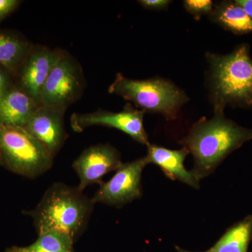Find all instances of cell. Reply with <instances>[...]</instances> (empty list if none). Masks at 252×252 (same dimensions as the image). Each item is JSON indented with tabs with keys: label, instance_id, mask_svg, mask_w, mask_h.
<instances>
[{
	"label": "cell",
	"instance_id": "obj_1",
	"mask_svg": "<svg viewBox=\"0 0 252 252\" xmlns=\"http://www.w3.org/2000/svg\"><path fill=\"white\" fill-rule=\"evenodd\" d=\"M251 140L252 129L227 119L223 112H214L211 119L202 118L195 123L180 144L193 156L191 172L200 180L213 173L232 152Z\"/></svg>",
	"mask_w": 252,
	"mask_h": 252
},
{
	"label": "cell",
	"instance_id": "obj_2",
	"mask_svg": "<svg viewBox=\"0 0 252 252\" xmlns=\"http://www.w3.org/2000/svg\"><path fill=\"white\" fill-rule=\"evenodd\" d=\"M209 64L207 86L214 112L226 106L252 107V59L250 46L240 44L231 53H206Z\"/></svg>",
	"mask_w": 252,
	"mask_h": 252
},
{
	"label": "cell",
	"instance_id": "obj_3",
	"mask_svg": "<svg viewBox=\"0 0 252 252\" xmlns=\"http://www.w3.org/2000/svg\"><path fill=\"white\" fill-rule=\"evenodd\" d=\"M94 204L78 187L58 182L51 185L35 209L27 212L38 234L59 230L74 242L87 227Z\"/></svg>",
	"mask_w": 252,
	"mask_h": 252
},
{
	"label": "cell",
	"instance_id": "obj_4",
	"mask_svg": "<svg viewBox=\"0 0 252 252\" xmlns=\"http://www.w3.org/2000/svg\"><path fill=\"white\" fill-rule=\"evenodd\" d=\"M108 91L133 102L144 112L161 114L168 121L177 119L182 106L189 100L185 91L160 77L137 80L118 73Z\"/></svg>",
	"mask_w": 252,
	"mask_h": 252
},
{
	"label": "cell",
	"instance_id": "obj_5",
	"mask_svg": "<svg viewBox=\"0 0 252 252\" xmlns=\"http://www.w3.org/2000/svg\"><path fill=\"white\" fill-rule=\"evenodd\" d=\"M1 163L10 171L34 179L47 172L54 157L23 127L0 124Z\"/></svg>",
	"mask_w": 252,
	"mask_h": 252
},
{
	"label": "cell",
	"instance_id": "obj_6",
	"mask_svg": "<svg viewBox=\"0 0 252 252\" xmlns=\"http://www.w3.org/2000/svg\"><path fill=\"white\" fill-rule=\"evenodd\" d=\"M85 86L80 64L65 52L50 73L41 91L39 102L67 109L80 98Z\"/></svg>",
	"mask_w": 252,
	"mask_h": 252
},
{
	"label": "cell",
	"instance_id": "obj_7",
	"mask_svg": "<svg viewBox=\"0 0 252 252\" xmlns=\"http://www.w3.org/2000/svg\"><path fill=\"white\" fill-rule=\"evenodd\" d=\"M146 165L145 157L122 163L108 182L101 184L91 198L93 203L121 207L140 198L142 174Z\"/></svg>",
	"mask_w": 252,
	"mask_h": 252
},
{
	"label": "cell",
	"instance_id": "obj_8",
	"mask_svg": "<svg viewBox=\"0 0 252 252\" xmlns=\"http://www.w3.org/2000/svg\"><path fill=\"white\" fill-rule=\"evenodd\" d=\"M145 112L127 104L119 112L98 109L91 113H74L70 117L71 127L74 132H83L94 126L117 129L127 134L136 142L148 146V135L144 129L143 120Z\"/></svg>",
	"mask_w": 252,
	"mask_h": 252
},
{
	"label": "cell",
	"instance_id": "obj_9",
	"mask_svg": "<svg viewBox=\"0 0 252 252\" xmlns=\"http://www.w3.org/2000/svg\"><path fill=\"white\" fill-rule=\"evenodd\" d=\"M123 162L119 151L109 144H98L85 149L72 163L79 178L81 191L89 186L103 183L104 175L116 171Z\"/></svg>",
	"mask_w": 252,
	"mask_h": 252
},
{
	"label": "cell",
	"instance_id": "obj_10",
	"mask_svg": "<svg viewBox=\"0 0 252 252\" xmlns=\"http://www.w3.org/2000/svg\"><path fill=\"white\" fill-rule=\"evenodd\" d=\"M66 109L57 106L40 104L23 127L54 157L68 137L64 124Z\"/></svg>",
	"mask_w": 252,
	"mask_h": 252
},
{
	"label": "cell",
	"instance_id": "obj_11",
	"mask_svg": "<svg viewBox=\"0 0 252 252\" xmlns=\"http://www.w3.org/2000/svg\"><path fill=\"white\" fill-rule=\"evenodd\" d=\"M64 54L65 51L63 50L51 49L44 46L32 48L22 64L19 88L39 102L43 86L53 68Z\"/></svg>",
	"mask_w": 252,
	"mask_h": 252
},
{
	"label": "cell",
	"instance_id": "obj_12",
	"mask_svg": "<svg viewBox=\"0 0 252 252\" xmlns=\"http://www.w3.org/2000/svg\"><path fill=\"white\" fill-rule=\"evenodd\" d=\"M146 161L147 165L155 164L161 169L165 175L172 180H178L194 189L200 187V180L193 175V172L185 168V160L189 152L185 147L179 150L159 147L149 144L147 146Z\"/></svg>",
	"mask_w": 252,
	"mask_h": 252
},
{
	"label": "cell",
	"instance_id": "obj_13",
	"mask_svg": "<svg viewBox=\"0 0 252 252\" xmlns=\"http://www.w3.org/2000/svg\"><path fill=\"white\" fill-rule=\"evenodd\" d=\"M40 104L21 88H11L0 102V124L23 128Z\"/></svg>",
	"mask_w": 252,
	"mask_h": 252
},
{
	"label": "cell",
	"instance_id": "obj_14",
	"mask_svg": "<svg viewBox=\"0 0 252 252\" xmlns=\"http://www.w3.org/2000/svg\"><path fill=\"white\" fill-rule=\"evenodd\" d=\"M210 21L235 34L252 32V18L236 1H222L209 15Z\"/></svg>",
	"mask_w": 252,
	"mask_h": 252
},
{
	"label": "cell",
	"instance_id": "obj_15",
	"mask_svg": "<svg viewBox=\"0 0 252 252\" xmlns=\"http://www.w3.org/2000/svg\"><path fill=\"white\" fill-rule=\"evenodd\" d=\"M252 240V215L226 230L211 248L204 252H190L176 246L177 252H248Z\"/></svg>",
	"mask_w": 252,
	"mask_h": 252
},
{
	"label": "cell",
	"instance_id": "obj_16",
	"mask_svg": "<svg viewBox=\"0 0 252 252\" xmlns=\"http://www.w3.org/2000/svg\"><path fill=\"white\" fill-rule=\"evenodd\" d=\"M32 48L28 41L16 36L0 32V66L14 71L23 64Z\"/></svg>",
	"mask_w": 252,
	"mask_h": 252
},
{
	"label": "cell",
	"instance_id": "obj_17",
	"mask_svg": "<svg viewBox=\"0 0 252 252\" xmlns=\"http://www.w3.org/2000/svg\"><path fill=\"white\" fill-rule=\"evenodd\" d=\"M34 243L23 248L21 252H74V243L70 235L59 230H48L39 233Z\"/></svg>",
	"mask_w": 252,
	"mask_h": 252
},
{
	"label": "cell",
	"instance_id": "obj_18",
	"mask_svg": "<svg viewBox=\"0 0 252 252\" xmlns=\"http://www.w3.org/2000/svg\"><path fill=\"white\" fill-rule=\"evenodd\" d=\"M184 7L196 21L203 16L210 15L213 9V2L211 0H185Z\"/></svg>",
	"mask_w": 252,
	"mask_h": 252
},
{
	"label": "cell",
	"instance_id": "obj_19",
	"mask_svg": "<svg viewBox=\"0 0 252 252\" xmlns=\"http://www.w3.org/2000/svg\"><path fill=\"white\" fill-rule=\"evenodd\" d=\"M139 4L146 9L162 11L166 9L169 5L171 4L170 0H140Z\"/></svg>",
	"mask_w": 252,
	"mask_h": 252
},
{
	"label": "cell",
	"instance_id": "obj_20",
	"mask_svg": "<svg viewBox=\"0 0 252 252\" xmlns=\"http://www.w3.org/2000/svg\"><path fill=\"white\" fill-rule=\"evenodd\" d=\"M19 3L17 0H0V23L17 7Z\"/></svg>",
	"mask_w": 252,
	"mask_h": 252
},
{
	"label": "cell",
	"instance_id": "obj_21",
	"mask_svg": "<svg viewBox=\"0 0 252 252\" xmlns=\"http://www.w3.org/2000/svg\"><path fill=\"white\" fill-rule=\"evenodd\" d=\"M9 76L6 69L0 66V102L11 89Z\"/></svg>",
	"mask_w": 252,
	"mask_h": 252
},
{
	"label": "cell",
	"instance_id": "obj_22",
	"mask_svg": "<svg viewBox=\"0 0 252 252\" xmlns=\"http://www.w3.org/2000/svg\"><path fill=\"white\" fill-rule=\"evenodd\" d=\"M252 18V0H235Z\"/></svg>",
	"mask_w": 252,
	"mask_h": 252
},
{
	"label": "cell",
	"instance_id": "obj_23",
	"mask_svg": "<svg viewBox=\"0 0 252 252\" xmlns=\"http://www.w3.org/2000/svg\"><path fill=\"white\" fill-rule=\"evenodd\" d=\"M5 252H21L20 250H18V247H12V248H10L7 249V250L5 251Z\"/></svg>",
	"mask_w": 252,
	"mask_h": 252
},
{
	"label": "cell",
	"instance_id": "obj_24",
	"mask_svg": "<svg viewBox=\"0 0 252 252\" xmlns=\"http://www.w3.org/2000/svg\"><path fill=\"white\" fill-rule=\"evenodd\" d=\"M0 165H2V163H1V151H0Z\"/></svg>",
	"mask_w": 252,
	"mask_h": 252
}]
</instances>
